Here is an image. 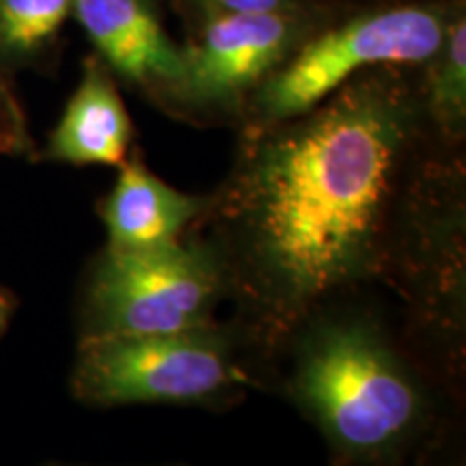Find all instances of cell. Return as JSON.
<instances>
[{
	"instance_id": "obj_1",
	"label": "cell",
	"mask_w": 466,
	"mask_h": 466,
	"mask_svg": "<svg viewBox=\"0 0 466 466\" xmlns=\"http://www.w3.org/2000/svg\"><path fill=\"white\" fill-rule=\"evenodd\" d=\"M408 69H370L294 119L244 127L229 177L192 225L223 268L229 322L272 380L318 309L389 283L430 134Z\"/></svg>"
},
{
	"instance_id": "obj_2",
	"label": "cell",
	"mask_w": 466,
	"mask_h": 466,
	"mask_svg": "<svg viewBox=\"0 0 466 466\" xmlns=\"http://www.w3.org/2000/svg\"><path fill=\"white\" fill-rule=\"evenodd\" d=\"M367 294L305 319L272 384L322 436L330 466H425L453 439L445 400L456 384Z\"/></svg>"
},
{
	"instance_id": "obj_3",
	"label": "cell",
	"mask_w": 466,
	"mask_h": 466,
	"mask_svg": "<svg viewBox=\"0 0 466 466\" xmlns=\"http://www.w3.org/2000/svg\"><path fill=\"white\" fill-rule=\"evenodd\" d=\"M270 382L229 319L171 335L78 339L69 376L74 398L91 408L225 410Z\"/></svg>"
},
{
	"instance_id": "obj_4",
	"label": "cell",
	"mask_w": 466,
	"mask_h": 466,
	"mask_svg": "<svg viewBox=\"0 0 466 466\" xmlns=\"http://www.w3.org/2000/svg\"><path fill=\"white\" fill-rule=\"evenodd\" d=\"M456 11L445 3L393 5L316 28L250 96L244 127L294 119L370 69L421 67L441 48Z\"/></svg>"
},
{
	"instance_id": "obj_5",
	"label": "cell",
	"mask_w": 466,
	"mask_h": 466,
	"mask_svg": "<svg viewBox=\"0 0 466 466\" xmlns=\"http://www.w3.org/2000/svg\"><path fill=\"white\" fill-rule=\"evenodd\" d=\"M223 302V268L199 233L156 250L104 247L80 288L78 339L184 333L217 322Z\"/></svg>"
},
{
	"instance_id": "obj_6",
	"label": "cell",
	"mask_w": 466,
	"mask_h": 466,
	"mask_svg": "<svg viewBox=\"0 0 466 466\" xmlns=\"http://www.w3.org/2000/svg\"><path fill=\"white\" fill-rule=\"evenodd\" d=\"M313 31L316 22L302 5L208 17L197 42L184 48L182 78L160 106L195 121L242 119L250 96Z\"/></svg>"
},
{
	"instance_id": "obj_7",
	"label": "cell",
	"mask_w": 466,
	"mask_h": 466,
	"mask_svg": "<svg viewBox=\"0 0 466 466\" xmlns=\"http://www.w3.org/2000/svg\"><path fill=\"white\" fill-rule=\"evenodd\" d=\"M72 17L104 66L156 104L182 78L184 48L168 37L151 0H72Z\"/></svg>"
},
{
	"instance_id": "obj_8",
	"label": "cell",
	"mask_w": 466,
	"mask_h": 466,
	"mask_svg": "<svg viewBox=\"0 0 466 466\" xmlns=\"http://www.w3.org/2000/svg\"><path fill=\"white\" fill-rule=\"evenodd\" d=\"M209 195H190L160 179L138 156L119 165L115 186L97 203L106 247L156 250L182 242L206 214Z\"/></svg>"
},
{
	"instance_id": "obj_9",
	"label": "cell",
	"mask_w": 466,
	"mask_h": 466,
	"mask_svg": "<svg viewBox=\"0 0 466 466\" xmlns=\"http://www.w3.org/2000/svg\"><path fill=\"white\" fill-rule=\"evenodd\" d=\"M132 141V116L115 74L100 56H86L78 85L52 127L44 160L72 167H119Z\"/></svg>"
},
{
	"instance_id": "obj_10",
	"label": "cell",
	"mask_w": 466,
	"mask_h": 466,
	"mask_svg": "<svg viewBox=\"0 0 466 466\" xmlns=\"http://www.w3.org/2000/svg\"><path fill=\"white\" fill-rule=\"evenodd\" d=\"M419 96L430 132L442 143L458 145L466 130V20L456 11L441 48L421 66Z\"/></svg>"
},
{
	"instance_id": "obj_11",
	"label": "cell",
	"mask_w": 466,
	"mask_h": 466,
	"mask_svg": "<svg viewBox=\"0 0 466 466\" xmlns=\"http://www.w3.org/2000/svg\"><path fill=\"white\" fill-rule=\"evenodd\" d=\"M72 17V0H0V56L31 61L55 44Z\"/></svg>"
},
{
	"instance_id": "obj_12",
	"label": "cell",
	"mask_w": 466,
	"mask_h": 466,
	"mask_svg": "<svg viewBox=\"0 0 466 466\" xmlns=\"http://www.w3.org/2000/svg\"><path fill=\"white\" fill-rule=\"evenodd\" d=\"M0 156H11V158L35 156L26 113L17 100L3 56H0Z\"/></svg>"
},
{
	"instance_id": "obj_13",
	"label": "cell",
	"mask_w": 466,
	"mask_h": 466,
	"mask_svg": "<svg viewBox=\"0 0 466 466\" xmlns=\"http://www.w3.org/2000/svg\"><path fill=\"white\" fill-rule=\"evenodd\" d=\"M201 11L203 20L236 14H270L300 7V0H192Z\"/></svg>"
},
{
	"instance_id": "obj_14",
	"label": "cell",
	"mask_w": 466,
	"mask_h": 466,
	"mask_svg": "<svg viewBox=\"0 0 466 466\" xmlns=\"http://www.w3.org/2000/svg\"><path fill=\"white\" fill-rule=\"evenodd\" d=\"M425 466H464V458L458 456L456 445H453L451 439L442 450H439L432 458H430V462Z\"/></svg>"
},
{
	"instance_id": "obj_15",
	"label": "cell",
	"mask_w": 466,
	"mask_h": 466,
	"mask_svg": "<svg viewBox=\"0 0 466 466\" xmlns=\"http://www.w3.org/2000/svg\"><path fill=\"white\" fill-rule=\"evenodd\" d=\"M15 313V296L9 289L0 288V337L5 335L7 326Z\"/></svg>"
},
{
	"instance_id": "obj_16",
	"label": "cell",
	"mask_w": 466,
	"mask_h": 466,
	"mask_svg": "<svg viewBox=\"0 0 466 466\" xmlns=\"http://www.w3.org/2000/svg\"><path fill=\"white\" fill-rule=\"evenodd\" d=\"M119 466H186V464H119Z\"/></svg>"
},
{
	"instance_id": "obj_17",
	"label": "cell",
	"mask_w": 466,
	"mask_h": 466,
	"mask_svg": "<svg viewBox=\"0 0 466 466\" xmlns=\"http://www.w3.org/2000/svg\"><path fill=\"white\" fill-rule=\"evenodd\" d=\"M151 3H154V0H151Z\"/></svg>"
}]
</instances>
